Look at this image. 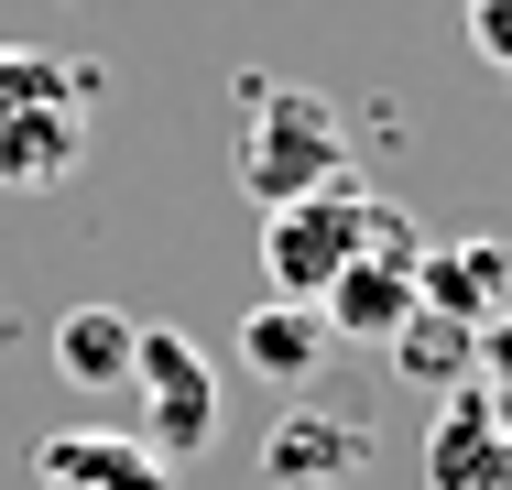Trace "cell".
<instances>
[{"label":"cell","mask_w":512,"mask_h":490,"mask_svg":"<svg viewBox=\"0 0 512 490\" xmlns=\"http://www.w3.org/2000/svg\"><path fill=\"white\" fill-rule=\"evenodd\" d=\"M480 392L502 403V425H512V316H491V327H480Z\"/></svg>","instance_id":"4fadbf2b"},{"label":"cell","mask_w":512,"mask_h":490,"mask_svg":"<svg viewBox=\"0 0 512 490\" xmlns=\"http://www.w3.org/2000/svg\"><path fill=\"white\" fill-rule=\"evenodd\" d=\"M131 349H142V327H131L120 305H77V316H55V371H66L77 392L131 382Z\"/></svg>","instance_id":"8fae6325"},{"label":"cell","mask_w":512,"mask_h":490,"mask_svg":"<svg viewBox=\"0 0 512 490\" xmlns=\"http://www.w3.org/2000/svg\"><path fill=\"white\" fill-rule=\"evenodd\" d=\"M414 262H425V251H371V262H349L338 284L316 294V305H327V338H371V349H393V338L414 327V305H425Z\"/></svg>","instance_id":"52a82bcc"},{"label":"cell","mask_w":512,"mask_h":490,"mask_svg":"<svg viewBox=\"0 0 512 490\" xmlns=\"http://www.w3.org/2000/svg\"><path fill=\"white\" fill-rule=\"evenodd\" d=\"M360 458H371V436L338 425V414H284L273 447H262V469H273L284 490H316V480H338V469H360Z\"/></svg>","instance_id":"30bf717a"},{"label":"cell","mask_w":512,"mask_h":490,"mask_svg":"<svg viewBox=\"0 0 512 490\" xmlns=\"http://www.w3.org/2000/svg\"><path fill=\"white\" fill-rule=\"evenodd\" d=\"M338 338H327V305H295V294H262L251 316H240V360H251V382L295 392L316 382V360H327Z\"/></svg>","instance_id":"9c48e42d"},{"label":"cell","mask_w":512,"mask_h":490,"mask_svg":"<svg viewBox=\"0 0 512 490\" xmlns=\"http://www.w3.org/2000/svg\"><path fill=\"white\" fill-rule=\"evenodd\" d=\"M469 44H480V66L512 77V0H469Z\"/></svg>","instance_id":"5bb4252c"},{"label":"cell","mask_w":512,"mask_h":490,"mask_svg":"<svg viewBox=\"0 0 512 490\" xmlns=\"http://www.w3.org/2000/svg\"><path fill=\"white\" fill-rule=\"evenodd\" d=\"M131 392H142L164 458H197L207 436H218V371H207V349L186 338V327H142V349H131Z\"/></svg>","instance_id":"277c9868"},{"label":"cell","mask_w":512,"mask_h":490,"mask_svg":"<svg viewBox=\"0 0 512 490\" xmlns=\"http://www.w3.org/2000/svg\"><path fill=\"white\" fill-rule=\"evenodd\" d=\"M33 490H175V458L153 436L77 425V436H44L33 447Z\"/></svg>","instance_id":"5b68a950"},{"label":"cell","mask_w":512,"mask_h":490,"mask_svg":"<svg viewBox=\"0 0 512 490\" xmlns=\"http://www.w3.org/2000/svg\"><path fill=\"white\" fill-rule=\"evenodd\" d=\"M229 164L262 207H295V196L338 186L349 175V120L327 88H295V77H240V131H229Z\"/></svg>","instance_id":"7a4b0ae2"},{"label":"cell","mask_w":512,"mask_h":490,"mask_svg":"<svg viewBox=\"0 0 512 490\" xmlns=\"http://www.w3.org/2000/svg\"><path fill=\"white\" fill-rule=\"evenodd\" d=\"M371 251H425V240H414L404 207L371 196L360 175L295 196V207H262V273H273V294H295V305H316V294L338 284L349 262H371Z\"/></svg>","instance_id":"6da1fadb"},{"label":"cell","mask_w":512,"mask_h":490,"mask_svg":"<svg viewBox=\"0 0 512 490\" xmlns=\"http://www.w3.org/2000/svg\"><path fill=\"white\" fill-rule=\"evenodd\" d=\"M425 480L436 490H512V425H502V403L480 382L447 392V414L425 436Z\"/></svg>","instance_id":"8992f818"},{"label":"cell","mask_w":512,"mask_h":490,"mask_svg":"<svg viewBox=\"0 0 512 490\" xmlns=\"http://www.w3.org/2000/svg\"><path fill=\"white\" fill-rule=\"evenodd\" d=\"M88 164V77L44 44H0V186L44 196Z\"/></svg>","instance_id":"3957f363"},{"label":"cell","mask_w":512,"mask_h":490,"mask_svg":"<svg viewBox=\"0 0 512 490\" xmlns=\"http://www.w3.org/2000/svg\"><path fill=\"white\" fill-rule=\"evenodd\" d=\"M393 371H404V382H480V327L414 305V327L393 338Z\"/></svg>","instance_id":"7c38bea8"},{"label":"cell","mask_w":512,"mask_h":490,"mask_svg":"<svg viewBox=\"0 0 512 490\" xmlns=\"http://www.w3.org/2000/svg\"><path fill=\"white\" fill-rule=\"evenodd\" d=\"M414 284H425V316L491 327V316H512V240H447L414 262Z\"/></svg>","instance_id":"ba28073f"}]
</instances>
